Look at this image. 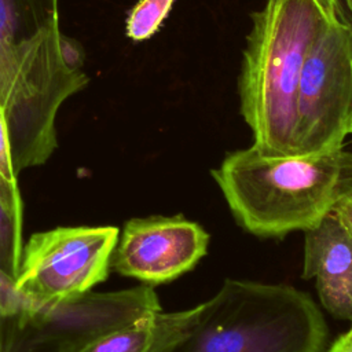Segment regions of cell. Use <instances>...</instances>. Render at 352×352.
<instances>
[{
    "label": "cell",
    "mask_w": 352,
    "mask_h": 352,
    "mask_svg": "<svg viewBox=\"0 0 352 352\" xmlns=\"http://www.w3.org/2000/svg\"><path fill=\"white\" fill-rule=\"evenodd\" d=\"M22 198L18 187L0 176V268L15 278L23 249Z\"/></svg>",
    "instance_id": "obj_10"
},
{
    "label": "cell",
    "mask_w": 352,
    "mask_h": 352,
    "mask_svg": "<svg viewBox=\"0 0 352 352\" xmlns=\"http://www.w3.org/2000/svg\"><path fill=\"white\" fill-rule=\"evenodd\" d=\"M208 232L182 216H150L125 223L111 256V268L144 285L170 282L205 256Z\"/></svg>",
    "instance_id": "obj_8"
},
{
    "label": "cell",
    "mask_w": 352,
    "mask_h": 352,
    "mask_svg": "<svg viewBox=\"0 0 352 352\" xmlns=\"http://www.w3.org/2000/svg\"><path fill=\"white\" fill-rule=\"evenodd\" d=\"M352 133V23L330 22L312 44L300 74L294 155L342 148Z\"/></svg>",
    "instance_id": "obj_6"
},
{
    "label": "cell",
    "mask_w": 352,
    "mask_h": 352,
    "mask_svg": "<svg viewBox=\"0 0 352 352\" xmlns=\"http://www.w3.org/2000/svg\"><path fill=\"white\" fill-rule=\"evenodd\" d=\"M333 212L341 220V223L352 232V197L342 198L336 204Z\"/></svg>",
    "instance_id": "obj_16"
},
{
    "label": "cell",
    "mask_w": 352,
    "mask_h": 352,
    "mask_svg": "<svg viewBox=\"0 0 352 352\" xmlns=\"http://www.w3.org/2000/svg\"><path fill=\"white\" fill-rule=\"evenodd\" d=\"M118 236L113 226L56 227L33 234L23 245L14 278L16 293L33 311L82 297L107 278Z\"/></svg>",
    "instance_id": "obj_5"
},
{
    "label": "cell",
    "mask_w": 352,
    "mask_h": 352,
    "mask_svg": "<svg viewBox=\"0 0 352 352\" xmlns=\"http://www.w3.org/2000/svg\"><path fill=\"white\" fill-rule=\"evenodd\" d=\"M59 51L63 65L70 72H81L85 62V51L77 40L60 33Z\"/></svg>",
    "instance_id": "obj_15"
},
{
    "label": "cell",
    "mask_w": 352,
    "mask_h": 352,
    "mask_svg": "<svg viewBox=\"0 0 352 352\" xmlns=\"http://www.w3.org/2000/svg\"><path fill=\"white\" fill-rule=\"evenodd\" d=\"M326 340L324 318L304 292L227 279L198 307L157 312L148 352H323Z\"/></svg>",
    "instance_id": "obj_2"
},
{
    "label": "cell",
    "mask_w": 352,
    "mask_h": 352,
    "mask_svg": "<svg viewBox=\"0 0 352 352\" xmlns=\"http://www.w3.org/2000/svg\"><path fill=\"white\" fill-rule=\"evenodd\" d=\"M319 7L322 8V11L324 12L326 18L330 22H337L341 19H345L341 11V6H340V0H315Z\"/></svg>",
    "instance_id": "obj_17"
},
{
    "label": "cell",
    "mask_w": 352,
    "mask_h": 352,
    "mask_svg": "<svg viewBox=\"0 0 352 352\" xmlns=\"http://www.w3.org/2000/svg\"><path fill=\"white\" fill-rule=\"evenodd\" d=\"M238 94L264 155H294L296 102L305 58L330 21L315 0H267L252 15Z\"/></svg>",
    "instance_id": "obj_4"
},
{
    "label": "cell",
    "mask_w": 352,
    "mask_h": 352,
    "mask_svg": "<svg viewBox=\"0 0 352 352\" xmlns=\"http://www.w3.org/2000/svg\"><path fill=\"white\" fill-rule=\"evenodd\" d=\"M304 235V278L333 316L352 320V232L331 210Z\"/></svg>",
    "instance_id": "obj_9"
},
{
    "label": "cell",
    "mask_w": 352,
    "mask_h": 352,
    "mask_svg": "<svg viewBox=\"0 0 352 352\" xmlns=\"http://www.w3.org/2000/svg\"><path fill=\"white\" fill-rule=\"evenodd\" d=\"M161 311L148 285L87 293L69 302L0 318V352H66L91 336Z\"/></svg>",
    "instance_id": "obj_7"
},
{
    "label": "cell",
    "mask_w": 352,
    "mask_h": 352,
    "mask_svg": "<svg viewBox=\"0 0 352 352\" xmlns=\"http://www.w3.org/2000/svg\"><path fill=\"white\" fill-rule=\"evenodd\" d=\"M0 176L1 179L12 187H18L16 173L14 170L12 158H11V147L6 117L3 109L0 106Z\"/></svg>",
    "instance_id": "obj_14"
},
{
    "label": "cell",
    "mask_w": 352,
    "mask_h": 352,
    "mask_svg": "<svg viewBox=\"0 0 352 352\" xmlns=\"http://www.w3.org/2000/svg\"><path fill=\"white\" fill-rule=\"evenodd\" d=\"M345 3H346V7H348V10H349V12L352 14V0H344Z\"/></svg>",
    "instance_id": "obj_19"
},
{
    "label": "cell",
    "mask_w": 352,
    "mask_h": 352,
    "mask_svg": "<svg viewBox=\"0 0 352 352\" xmlns=\"http://www.w3.org/2000/svg\"><path fill=\"white\" fill-rule=\"evenodd\" d=\"M29 309H32L30 304L14 287V278L0 268V318L22 315Z\"/></svg>",
    "instance_id": "obj_13"
},
{
    "label": "cell",
    "mask_w": 352,
    "mask_h": 352,
    "mask_svg": "<svg viewBox=\"0 0 352 352\" xmlns=\"http://www.w3.org/2000/svg\"><path fill=\"white\" fill-rule=\"evenodd\" d=\"M175 0H140L126 18V36L133 41L153 37L169 15Z\"/></svg>",
    "instance_id": "obj_12"
},
{
    "label": "cell",
    "mask_w": 352,
    "mask_h": 352,
    "mask_svg": "<svg viewBox=\"0 0 352 352\" xmlns=\"http://www.w3.org/2000/svg\"><path fill=\"white\" fill-rule=\"evenodd\" d=\"M155 314L96 333L66 352H148Z\"/></svg>",
    "instance_id": "obj_11"
},
{
    "label": "cell",
    "mask_w": 352,
    "mask_h": 352,
    "mask_svg": "<svg viewBox=\"0 0 352 352\" xmlns=\"http://www.w3.org/2000/svg\"><path fill=\"white\" fill-rule=\"evenodd\" d=\"M212 175L246 231L282 236L312 228L352 197V151L270 157L252 146L228 154Z\"/></svg>",
    "instance_id": "obj_3"
},
{
    "label": "cell",
    "mask_w": 352,
    "mask_h": 352,
    "mask_svg": "<svg viewBox=\"0 0 352 352\" xmlns=\"http://www.w3.org/2000/svg\"><path fill=\"white\" fill-rule=\"evenodd\" d=\"M326 352H352V327L341 334Z\"/></svg>",
    "instance_id": "obj_18"
},
{
    "label": "cell",
    "mask_w": 352,
    "mask_h": 352,
    "mask_svg": "<svg viewBox=\"0 0 352 352\" xmlns=\"http://www.w3.org/2000/svg\"><path fill=\"white\" fill-rule=\"evenodd\" d=\"M59 37L58 0H0V106L16 175L51 157L60 104L89 81L63 65Z\"/></svg>",
    "instance_id": "obj_1"
}]
</instances>
